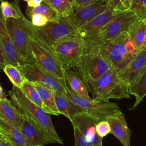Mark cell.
<instances>
[{
    "label": "cell",
    "instance_id": "obj_2",
    "mask_svg": "<svg viewBox=\"0 0 146 146\" xmlns=\"http://www.w3.org/2000/svg\"><path fill=\"white\" fill-rule=\"evenodd\" d=\"M119 70L115 67L96 80L86 82L92 99L102 102H110V99L129 98V86L119 75Z\"/></svg>",
    "mask_w": 146,
    "mask_h": 146
},
{
    "label": "cell",
    "instance_id": "obj_19",
    "mask_svg": "<svg viewBox=\"0 0 146 146\" xmlns=\"http://www.w3.org/2000/svg\"><path fill=\"white\" fill-rule=\"evenodd\" d=\"M65 76L67 84L70 86V90L78 96L91 99L88 94L87 84L79 72H75L71 69H66Z\"/></svg>",
    "mask_w": 146,
    "mask_h": 146
},
{
    "label": "cell",
    "instance_id": "obj_25",
    "mask_svg": "<svg viewBox=\"0 0 146 146\" xmlns=\"http://www.w3.org/2000/svg\"><path fill=\"white\" fill-rule=\"evenodd\" d=\"M25 13L28 18L35 14H41L46 17L49 21H56L60 18L57 13L44 1L38 6L34 7L27 6Z\"/></svg>",
    "mask_w": 146,
    "mask_h": 146
},
{
    "label": "cell",
    "instance_id": "obj_43",
    "mask_svg": "<svg viewBox=\"0 0 146 146\" xmlns=\"http://www.w3.org/2000/svg\"><path fill=\"white\" fill-rule=\"evenodd\" d=\"M143 50L146 51V41H145V45H144V49H143Z\"/></svg>",
    "mask_w": 146,
    "mask_h": 146
},
{
    "label": "cell",
    "instance_id": "obj_37",
    "mask_svg": "<svg viewBox=\"0 0 146 146\" xmlns=\"http://www.w3.org/2000/svg\"><path fill=\"white\" fill-rule=\"evenodd\" d=\"M6 64H7V63L4 56L1 44L0 43V69L3 70Z\"/></svg>",
    "mask_w": 146,
    "mask_h": 146
},
{
    "label": "cell",
    "instance_id": "obj_34",
    "mask_svg": "<svg viewBox=\"0 0 146 146\" xmlns=\"http://www.w3.org/2000/svg\"><path fill=\"white\" fill-rule=\"evenodd\" d=\"M29 18L30 19L32 24L35 26H42L49 21L46 17L39 14H33Z\"/></svg>",
    "mask_w": 146,
    "mask_h": 146
},
{
    "label": "cell",
    "instance_id": "obj_15",
    "mask_svg": "<svg viewBox=\"0 0 146 146\" xmlns=\"http://www.w3.org/2000/svg\"><path fill=\"white\" fill-rule=\"evenodd\" d=\"M123 12L124 11H115L107 7L102 13L80 26L78 29L79 33L83 40L91 38L97 34L109 22Z\"/></svg>",
    "mask_w": 146,
    "mask_h": 146
},
{
    "label": "cell",
    "instance_id": "obj_7",
    "mask_svg": "<svg viewBox=\"0 0 146 146\" xmlns=\"http://www.w3.org/2000/svg\"><path fill=\"white\" fill-rule=\"evenodd\" d=\"M84 43L80 34L56 40L52 51L66 69L77 68L83 54Z\"/></svg>",
    "mask_w": 146,
    "mask_h": 146
},
{
    "label": "cell",
    "instance_id": "obj_14",
    "mask_svg": "<svg viewBox=\"0 0 146 146\" xmlns=\"http://www.w3.org/2000/svg\"><path fill=\"white\" fill-rule=\"evenodd\" d=\"M19 129L28 141L30 146L57 143L58 141L40 129L26 115L22 116Z\"/></svg>",
    "mask_w": 146,
    "mask_h": 146
},
{
    "label": "cell",
    "instance_id": "obj_24",
    "mask_svg": "<svg viewBox=\"0 0 146 146\" xmlns=\"http://www.w3.org/2000/svg\"><path fill=\"white\" fill-rule=\"evenodd\" d=\"M55 102L59 113L67 117L70 122L76 113L82 111L67 98L56 92H55Z\"/></svg>",
    "mask_w": 146,
    "mask_h": 146
},
{
    "label": "cell",
    "instance_id": "obj_29",
    "mask_svg": "<svg viewBox=\"0 0 146 146\" xmlns=\"http://www.w3.org/2000/svg\"><path fill=\"white\" fill-rule=\"evenodd\" d=\"M25 95L33 103L39 106L44 110V106L34 84L30 81L26 79L21 88ZM45 111V110H44Z\"/></svg>",
    "mask_w": 146,
    "mask_h": 146
},
{
    "label": "cell",
    "instance_id": "obj_27",
    "mask_svg": "<svg viewBox=\"0 0 146 146\" xmlns=\"http://www.w3.org/2000/svg\"><path fill=\"white\" fill-rule=\"evenodd\" d=\"M60 17H68L72 10V0H43Z\"/></svg>",
    "mask_w": 146,
    "mask_h": 146
},
{
    "label": "cell",
    "instance_id": "obj_6",
    "mask_svg": "<svg viewBox=\"0 0 146 146\" xmlns=\"http://www.w3.org/2000/svg\"><path fill=\"white\" fill-rule=\"evenodd\" d=\"M31 61L67 86L64 67L56 55L46 46L28 34Z\"/></svg>",
    "mask_w": 146,
    "mask_h": 146
},
{
    "label": "cell",
    "instance_id": "obj_36",
    "mask_svg": "<svg viewBox=\"0 0 146 146\" xmlns=\"http://www.w3.org/2000/svg\"><path fill=\"white\" fill-rule=\"evenodd\" d=\"M104 1L107 2L108 0H72V6H82L90 3L97 2V1Z\"/></svg>",
    "mask_w": 146,
    "mask_h": 146
},
{
    "label": "cell",
    "instance_id": "obj_46",
    "mask_svg": "<svg viewBox=\"0 0 146 146\" xmlns=\"http://www.w3.org/2000/svg\"><path fill=\"white\" fill-rule=\"evenodd\" d=\"M0 116H1V110H0Z\"/></svg>",
    "mask_w": 146,
    "mask_h": 146
},
{
    "label": "cell",
    "instance_id": "obj_32",
    "mask_svg": "<svg viewBox=\"0 0 146 146\" xmlns=\"http://www.w3.org/2000/svg\"><path fill=\"white\" fill-rule=\"evenodd\" d=\"M74 136V146H93L88 142L79 129L75 126H73Z\"/></svg>",
    "mask_w": 146,
    "mask_h": 146
},
{
    "label": "cell",
    "instance_id": "obj_12",
    "mask_svg": "<svg viewBox=\"0 0 146 146\" xmlns=\"http://www.w3.org/2000/svg\"><path fill=\"white\" fill-rule=\"evenodd\" d=\"M100 120L91 115L80 111L73 117L71 123L76 127L85 139L93 146H103V137L99 136L96 131V124Z\"/></svg>",
    "mask_w": 146,
    "mask_h": 146
},
{
    "label": "cell",
    "instance_id": "obj_40",
    "mask_svg": "<svg viewBox=\"0 0 146 146\" xmlns=\"http://www.w3.org/2000/svg\"><path fill=\"white\" fill-rule=\"evenodd\" d=\"M0 146H14V145L8 140H0Z\"/></svg>",
    "mask_w": 146,
    "mask_h": 146
},
{
    "label": "cell",
    "instance_id": "obj_5",
    "mask_svg": "<svg viewBox=\"0 0 146 146\" xmlns=\"http://www.w3.org/2000/svg\"><path fill=\"white\" fill-rule=\"evenodd\" d=\"M139 19L136 13L132 10H129L123 12L102 27L95 36L83 40L84 43L83 53L92 50L104 41L128 32Z\"/></svg>",
    "mask_w": 146,
    "mask_h": 146
},
{
    "label": "cell",
    "instance_id": "obj_41",
    "mask_svg": "<svg viewBox=\"0 0 146 146\" xmlns=\"http://www.w3.org/2000/svg\"><path fill=\"white\" fill-rule=\"evenodd\" d=\"M6 98L5 93L4 92L2 87L0 85V100H2V99H6Z\"/></svg>",
    "mask_w": 146,
    "mask_h": 146
},
{
    "label": "cell",
    "instance_id": "obj_4",
    "mask_svg": "<svg viewBox=\"0 0 146 146\" xmlns=\"http://www.w3.org/2000/svg\"><path fill=\"white\" fill-rule=\"evenodd\" d=\"M95 48L119 71L124 68L140 52L130 40L128 32L104 41Z\"/></svg>",
    "mask_w": 146,
    "mask_h": 146
},
{
    "label": "cell",
    "instance_id": "obj_39",
    "mask_svg": "<svg viewBox=\"0 0 146 146\" xmlns=\"http://www.w3.org/2000/svg\"><path fill=\"white\" fill-rule=\"evenodd\" d=\"M133 0H121L123 7L127 10H130Z\"/></svg>",
    "mask_w": 146,
    "mask_h": 146
},
{
    "label": "cell",
    "instance_id": "obj_35",
    "mask_svg": "<svg viewBox=\"0 0 146 146\" xmlns=\"http://www.w3.org/2000/svg\"><path fill=\"white\" fill-rule=\"evenodd\" d=\"M107 7L115 11H127L123 7L121 0H108L107 2Z\"/></svg>",
    "mask_w": 146,
    "mask_h": 146
},
{
    "label": "cell",
    "instance_id": "obj_8",
    "mask_svg": "<svg viewBox=\"0 0 146 146\" xmlns=\"http://www.w3.org/2000/svg\"><path fill=\"white\" fill-rule=\"evenodd\" d=\"M82 111L84 112L99 120H105L106 117L120 111L119 106L111 102H102L94 99H87L80 97L72 92L68 87L63 95Z\"/></svg>",
    "mask_w": 146,
    "mask_h": 146
},
{
    "label": "cell",
    "instance_id": "obj_16",
    "mask_svg": "<svg viewBox=\"0 0 146 146\" xmlns=\"http://www.w3.org/2000/svg\"><path fill=\"white\" fill-rule=\"evenodd\" d=\"M107 7V2L101 1L82 6H72V12L68 17L79 29L104 11Z\"/></svg>",
    "mask_w": 146,
    "mask_h": 146
},
{
    "label": "cell",
    "instance_id": "obj_13",
    "mask_svg": "<svg viewBox=\"0 0 146 146\" xmlns=\"http://www.w3.org/2000/svg\"><path fill=\"white\" fill-rule=\"evenodd\" d=\"M0 43L7 64H12L19 69L26 62L20 57L10 34L6 22L0 7Z\"/></svg>",
    "mask_w": 146,
    "mask_h": 146
},
{
    "label": "cell",
    "instance_id": "obj_17",
    "mask_svg": "<svg viewBox=\"0 0 146 146\" xmlns=\"http://www.w3.org/2000/svg\"><path fill=\"white\" fill-rule=\"evenodd\" d=\"M146 72V51L140 52L124 68L119 71V75L130 87L137 83Z\"/></svg>",
    "mask_w": 146,
    "mask_h": 146
},
{
    "label": "cell",
    "instance_id": "obj_9",
    "mask_svg": "<svg viewBox=\"0 0 146 146\" xmlns=\"http://www.w3.org/2000/svg\"><path fill=\"white\" fill-rule=\"evenodd\" d=\"M113 66L97 48L83 53L77 69L86 82L96 80Z\"/></svg>",
    "mask_w": 146,
    "mask_h": 146
},
{
    "label": "cell",
    "instance_id": "obj_3",
    "mask_svg": "<svg viewBox=\"0 0 146 146\" xmlns=\"http://www.w3.org/2000/svg\"><path fill=\"white\" fill-rule=\"evenodd\" d=\"M9 95L14 106L24 115L33 121L40 129L55 139L58 144H63V140L58 136L53 125L51 114L31 102L22 90L13 86Z\"/></svg>",
    "mask_w": 146,
    "mask_h": 146
},
{
    "label": "cell",
    "instance_id": "obj_38",
    "mask_svg": "<svg viewBox=\"0 0 146 146\" xmlns=\"http://www.w3.org/2000/svg\"><path fill=\"white\" fill-rule=\"evenodd\" d=\"M25 2H27V6L30 7H34L39 6L43 0H23Z\"/></svg>",
    "mask_w": 146,
    "mask_h": 146
},
{
    "label": "cell",
    "instance_id": "obj_18",
    "mask_svg": "<svg viewBox=\"0 0 146 146\" xmlns=\"http://www.w3.org/2000/svg\"><path fill=\"white\" fill-rule=\"evenodd\" d=\"M110 125L111 133L116 137L123 146H130L132 131L129 128L124 113L119 111L106 119Z\"/></svg>",
    "mask_w": 146,
    "mask_h": 146
},
{
    "label": "cell",
    "instance_id": "obj_26",
    "mask_svg": "<svg viewBox=\"0 0 146 146\" xmlns=\"http://www.w3.org/2000/svg\"><path fill=\"white\" fill-rule=\"evenodd\" d=\"M129 94L135 96V101L130 110L136 107L146 96V72L135 84L129 87Z\"/></svg>",
    "mask_w": 146,
    "mask_h": 146
},
{
    "label": "cell",
    "instance_id": "obj_1",
    "mask_svg": "<svg viewBox=\"0 0 146 146\" xmlns=\"http://www.w3.org/2000/svg\"><path fill=\"white\" fill-rule=\"evenodd\" d=\"M27 33L52 51L53 43L59 39L79 34L78 28L68 17H60L56 21H48L42 26H35L21 12Z\"/></svg>",
    "mask_w": 146,
    "mask_h": 146
},
{
    "label": "cell",
    "instance_id": "obj_20",
    "mask_svg": "<svg viewBox=\"0 0 146 146\" xmlns=\"http://www.w3.org/2000/svg\"><path fill=\"white\" fill-rule=\"evenodd\" d=\"M0 128L14 146H30L21 130L2 117H0Z\"/></svg>",
    "mask_w": 146,
    "mask_h": 146
},
{
    "label": "cell",
    "instance_id": "obj_28",
    "mask_svg": "<svg viewBox=\"0 0 146 146\" xmlns=\"http://www.w3.org/2000/svg\"><path fill=\"white\" fill-rule=\"evenodd\" d=\"M3 71L14 86L21 88L26 80V78L18 67L12 64H7Z\"/></svg>",
    "mask_w": 146,
    "mask_h": 146
},
{
    "label": "cell",
    "instance_id": "obj_42",
    "mask_svg": "<svg viewBox=\"0 0 146 146\" xmlns=\"http://www.w3.org/2000/svg\"><path fill=\"white\" fill-rule=\"evenodd\" d=\"M0 140H7L6 136H5V135L3 134L2 131H1V128H0Z\"/></svg>",
    "mask_w": 146,
    "mask_h": 146
},
{
    "label": "cell",
    "instance_id": "obj_30",
    "mask_svg": "<svg viewBox=\"0 0 146 146\" xmlns=\"http://www.w3.org/2000/svg\"><path fill=\"white\" fill-rule=\"evenodd\" d=\"M0 7L2 14L6 19L10 18L17 19L20 18V15L13 2L10 3L7 1L1 0Z\"/></svg>",
    "mask_w": 146,
    "mask_h": 146
},
{
    "label": "cell",
    "instance_id": "obj_11",
    "mask_svg": "<svg viewBox=\"0 0 146 146\" xmlns=\"http://www.w3.org/2000/svg\"><path fill=\"white\" fill-rule=\"evenodd\" d=\"M19 70L26 79L30 82L43 84L62 95L66 92L68 86L34 63H26Z\"/></svg>",
    "mask_w": 146,
    "mask_h": 146
},
{
    "label": "cell",
    "instance_id": "obj_22",
    "mask_svg": "<svg viewBox=\"0 0 146 146\" xmlns=\"http://www.w3.org/2000/svg\"><path fill=\"white\" fill-rule=\"evenodd\" d=\"M1 116L19 129L23 114L7 98L0 100Z\"/></svg>",
    "mask_w": 146,
    "mask_h": 146
},
{
    "label": "cell",
    "instance_id": "obj_10",
    "mask_svg": "<svg viewBox=\"0 0 146 146\" xmlns=\"http://www.w3.org/2000/svg\"><path fill=\"white\" fill-rule=\"evenodd\" d=\"M13 2L20 15V18L17 19L13 18H7V26L13 42L20 57L26 63H30L31 56L28 34L21 14V11L18 5L19 2L15 0Z\"/></svg>",
    "mask_w": 146,
    "mask_h": 146
},
{
    "label": "cell",
    "instance_id": "obj_21",
    "mask_svg": "<svg viewBox=\"0 0 146 146\" xmlns=\"http://www.w3.org/2000/svg\"><path fill=\"white\" fill-rule=\"evenodd\" d=\"M32 82L35 86L41 98V100L44 106L45 111L51 115H60L56 107L55 102V91L43 84L38 82Z\"/></svg>",
    "mask_w": 146,
    "mask_h": 146
},
{
    "label": "cell",
    "instance_id": "obj_45",
    "mask_svg": "<svg viewBox=\"0 0 146 146\" xmlns=\"http://www.w3.org/2000/svg\"><path fill=\"white\" fill-rule=\"evenodd\" d=\"M15 1H18V2H19L20 1H21V0H15Z\"/></svg>",
    "mask_w": 146,
    "mask_h": 146
},
{
    "label": "cell",
    "instance_id": "obj_44",
    "mask_svg": "<svg viewBox=\"0 0 146 146\" xmlns=\"http://www.w3.org/2000/svg\"><path fill=\"white\" fill-rule=\"evenodd\" d=\"M36 146H43V145H36Z\"/></svg>",
    "mask_w": 146,
    "mask_h": 146
},
{
    "label": "cell",
    "instance_id": "obj_33",
    "mask_svg": "<svg viewBox=\"0 0 146 146\" xmlns=\"http://www.w3.org/2000/svg\"><path fill=\"white\" fill-rule=\"evenodd\" d=\"M96 131L99 136L103 137L111 133V127L107 120L100 121L96 126Z\"/></svg>",
    "mask_w": 146,
    "mask_h": 146
},
{
    "label": "cell",
    "instance_id": "obj_23",
    "mask_svg": "<svg viewBox=\"0 0 146 146\" xmlns=\"http://www.w3.org/2000/svg\"><path fill=\"white\" fill-rule=\"evenodd\" d=\"M128 34L137 51H143L146 41V20L139 19L131 27Z\"/></svg>",
    "mask_w": 146,
    "mask_h": 146
},
{
    "label": "cell",
    "instance_id": "obj_31",
    "mask_svg": "<svg viewBox=\"0 0 146 146\" xmlns=\"http://www.w3.org/2000/svg\"><path fill=\"white\" fill-rule=\"evenodd\" d=\"M131 10L134 11L140 20H146V0H133Z\"/></svg>",
    "mask_w": 146,
    "mask_h": 146
}]
</instances>
